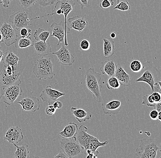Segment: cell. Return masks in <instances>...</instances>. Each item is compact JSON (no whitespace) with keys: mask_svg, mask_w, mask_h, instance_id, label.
Instances as JSON below:
<instances>
[{"mask_svg":"<svg viewBox=\"0 0 161 158\" xmlns=\"http://www.w3.org/2000/svg\"><path fill=\"white\" fill-rule=\"evenodd\" d=\"M57 0H38V3L40 6L46 7L54 4Z\"/></svg>","mask_w":161,"mask_h":158,"instance_id":"d590c367","label":"cell"},{"mask_svg":"<svg viewBox=\"0 0 161 158\" xmlns=\"http://www.w3.org/2000/svg\"><path fill=\"white\" fill-rule=\"evenodd\" d=\"M117 64L114 61H105L102 63L100 68V70L103 74H106L108 77H111L114 75Z\"/></svg>","mask_w":161,"mask_h":158,"instance_id":"484cf974","label":"cell"},{"mask_svg":"<svg viewBox=\"0 0 161 158\" xmlns=\"http://www.w3.org/2000/svg\"><path fill=\"white\" fill-rule=\"evenodd\" d=\"M38 0H19L20 5L25 9L35 5V4L38 3Z\"/></svg>","mask_w":161,"mask_h":158,"instance_id":"d6a6232c","label":"cell"},{"mask_svg":"<svg viewBox=\"0 0 161 158\" xmlns=\"http://www.w3.org/2000/svg\"><path fill=\"white\" fill-rule=\"evenodd\" d=\"M85 79L86 88L96 102L102 103L101 91L102 86L100 84L102 80L101 74L96 71L94 68H90L85 72Z\"/></svg>","mask_w":161,"mask_h":158,"instance_id":"7a4b0ae2","label":"cell"},{"mask_svg":"<svg viewBox=\"0 0 161 158\" xmlns=\"http://www.w3.org/2000/svg\"><path fill=\"white\" fill-rule=\"evenodd\" d=\"M161 81H159L154 85L153 91L158 92L161 94Z\"/></svg>","mask_w":161,"mask_h":158,"instance_id":"60d3db41","label":"cell"},{"mask_svg":"<svg viewBox=\"0 0 161 158\" xmlns=\"http://www.w3.org/2000/svg\"><path fill=\"white\" fill-rule=\"evenodd\" d=\"M20 59L12 51H8L3 53L2 60L4 66L10 65L18 68V63Z\"/></svg>","mask_w":161,"mask_h":158,"instance_id":"44dd1931","label":"cell"},{"mask_svg":"<svg viewBox=\"0 0 161 158\" xmlns=\"http://www.w3.org/2000/svg\"><path fill=\"white\" fill-rule=\"evenodd\" d=\"M21 73L15 70L14 74L11 75H8L6 74L3 69L0 73V84L2 85L3 89L7 87L14 84L20 85L21 80L19 77Z\"/></svg>","mask_w":161,"mask_h":158,"instance_id":"7c38bea8","label":"cell"},{"mask_svg":"<svg viewBox=\"0 0 161 158\" xmlns=\"http://www.w3.org/2000/svg\"><path fill=\"white\" fill-rule=\"evenodd\" d=\"M0 32L3 36V43L8 47L14 44L18 39L17 31L6 22H4L0 27Z\"/></svg>","mask_w":161,"mask_h":158,"instance_id":"30bf717a","label":"cell"},{"mask_svg":"<svg viewBox=\"0 0 161 158\" xmlns=\"http://www.w3.org/2000/svg\"><path fill=\"white\" fill-rule=\"evenodd\" d=\"M120 83L114 76L109 77L106 84V87L109 90H117L120 88Z\"/></svg>","mask_w":161,"mask_h":158,"instance_id":"f546056e","label":"cell"},{"mask_svg":"<svg viewBox=\"0 0 161 158\" xmlns=\"http://www.w3.org/2000/svg\"><path fill=\"white\" fill-rule=\"evenodd\" d=\"M22 94L23 89L20 85H12L3 89L2 100L8 105H11Z\"/></svg>","mask_w":161,"mask_h":158,"instance_id":"9c48e42d","label":"cell"},{"mask_svg":"<svg viewBox=\"0 0 161 158\" xmlns=\"http://www.w3.org/2000/svg\"><path fill=\"white\" fill-rule=\"evenodd\" d=\"M3 89L2 85L0 84V102L2 100V95H3Z\"/></svg>","mask_w":161,"mask_h":158,"instance_id":"7dc6e473","label":"cell"},{"mask_svg":"<svg viewBox=\"0 0 161 158\" xmlns=\"http://www.w3.org/2000/svg\"><path fill=\"white\" fill-rule=\"evenodd\" d=\"M16 148V150L13 154L14 157L16 158H29L30 153L29 146L26 144H24L21 146H19L16 144H14Z\"/></svg>","mask_w":161,"mask_h":158,"instance_id":"4316f807","label":"cell"},{"mask_svg":"<svg viewBox=\"0 0 161 158\" xmlns=\"http://www.w3.org/2000/svg\"><path fill=\"white\" fill-rule=\"evenodd\" d=\"M60 148L68 158L86 154L84 148L74 138H64L60 141Z\"/></svg>","mask_w":161,"mask_h":158,"instance_id":"8992f818","label":"cell"},{"mask_svg":"<svg viewBox=\"0 0 161 158\" xmlns=\"http://www.w3.org/2000/svg\"><path fill=\"white\" fill-rule=\"evenodd\" d=\"M130 69L134 73H139L143 69V64L138 60H134L131 62L130 64Z\"/></svg>","mask_w":161,"mask_h":158,"instance_id":"1f68e13d","label":"cell"},{"mask_svg":"<svg viewBox=\"0 0 161 158\" xmlns=\"http://www.w3.org/2000/svg\"><path fill=\"white\" fill-rule=\"evenodd\" d=\"M76 2L80 5L81 9L84 8H88L89 7V3L88 0H76Z\"/></svg>","mask_w":161,"mask_h":158,"instance_id":"f35d334b","label":"cell"},{"mask_svg":"<svg viewBox=\"0 0 161 158\" xmlns=\"http://www.w3.org/2000/svg\"><path fill=\"white\" fill-rule=\"evenodd\" d=\"M24 138L21 128L18 126H11L6 132L3 139L10 144L17 145L24 139Z\"/></svg>","mask_w":161,"mask_h":158,"instance_id":"9a60e30c","label":"cell"},{"mask_svg":"<svg viewBox=\"0 0 161 158\" xmlns=\"http://www.w3.org/2000/svg\"><path fill=\"white\" fill-rule=\"evenodd\" d=\"M90 42L87 40L83 39L80 41L79 49L80 50L87 51L90 49Z\"/></svg>","mask_w":161,"mask_h":158,"instance_id":"836d02e7","label":"cell"},{"mask_svg":"<svg viewBox=\"0 0 161 158\" xmlns=\"http://www.w3.org/2000/svg\"><path fill=\"white\" fill-rule=\"evenodd\" d=\"M110 38H116V33L114 32H113V33H111L110 35Z\"/></svg>","mask_w":161,"mask_h":158,"instance_id":"c3c4849f","label":"cell"},{"mask_svg":"<svg viewBox=\"0 0 161 158\" xmlns=\"http://www.w3.org/2000/svg\"><path fill=\"white\" fill-rule=\"evenodd\" d=\"M114 3L113 0H103L99 4V7L102 9L108 8L111 6L114 5Z\"/></svg>","mask_w":161,"mask_h":158,"instance_id":"e575fe53","label":"cell"},{"mask_svg":"<svg viewBox=\"0 0 161 158\" xmlns=\"http://www.w3.org/2000/svg\"><path fill=\"white\" fill-rule=\"evenodd\" d=\"M103 40V54L104 58L108 59L114 54L115 52L114 41L111 38H104Z\"/></svg>","mask_w":161,"mask_h":158,"instance_id":"d4e9b609","label":"cell"},{"mask_svg":"<svg viewBox=\"0 0 161 158\" xmlns=\"http://www.w3.org/2000/svg\"><path fill=\"white\" fill-rule=\"evenodd\" d=\"M22 108V110L25 111L35 112L40 109V100L37 97L30 96L22 99L18 102Z\"/></svg>","mask_w":161,"mask_h":158,"instance_id":"5bb4252c","label":"cell"},{"mask_svg":"<svg viewBox=\"0 0 161 158\" xmlns=\"http://www.w3.org/2000/svg\"><path fill=\"white\" fill-rule=\"evenodd\" d=\"M53 68V63L50 58L41 57L35 61L33 73L40 80L52 79L55 75Z\"/></svg>","mask_w":161,"mask_h":158,"instance_id":"3957f363","label":"cell"},{"mask_svg":"<svg viewBox=\"0 0 161 158\" xmlns=\"http://www.w3.org/2000/svg\"><path fill=\"white\" fill-rule=\"evenodd\" d=\"M53 106L56 110L57 109H60L63 106V104L62 102L59 100L55 101L53 104Z\"/></svg>","mask_w":161,"mask_h":158,"instance_id":"b9f144b4","label":"cell"},{"mask_svg":"<svg viewBox=\"0 0 161 158\" xmlns=\"http://www.w3.org/2000/svg\"><path fill=\"white\" fill-rule=\"evenodd\" d=\"M160 148V145L155 140L144 138L141 140L139 147L136 149L135 155L138 158H155L158 150Z\"/></svg>","mask_w":161,"mask_h":158,"instance_id":"5b68a950","label":"cell"},{"mask_svg":"<svg viewBox=\"0 0 161 158\" xmlns=\"http://www.w3.org/2000/svg\"><path fill=\"white\" fill-rule=\"evenodd\" d=\"M88 128L83 125H81L78 128L77 134L75 138L77 142L85 149V151H90L98 155L99 152L97 149L101 147L106 145L108 141L101 142L98 138L89 135L87 133Z\"/></svg>","mask_w":161,"mask_h":158,"instance_id":"6da1fadb","label":"cell"},{"mask_svg":"<svg viewBox=\"0 0 161 158\" xmlns=\"http://www.w3.org/2000/svg\"><path fill=\"white\" fill-rule=\"evenodd\" d=\"M158 112L156 110H152V111L149 113V117L153 120H158Z\"/></svg>","mask_w":161,"mask_h":158,"instance_id":"ab89813d","label":"cell"},{"mask_svg":"<svg viewBox=\"0 0 161 158\" xmlns=\"http://www.w3.org/2000/svg\"><path fill=\"white\" fill-rule=\"evenodd\" d=\"M56 110L53 105L49 104L45 108V113L47 115L52 116L55 114Z\"/></svg>","mask_w":161,"mask_h":158,"instance_id":"74e56055","label":"cell"},{"mask_svg":"<svg viewBox=\"0 0 161 158\" xmlns=\"http://www.w3.org/2000/svg\"><path fill=\"white\" fill-rule=\"evenodd\" d=\"M114 76L116 77L121 85L128 87L130 85L131 78L129 75L125 71L124 69L120 64L117 65Z\"/></svg>","mask_w":161,"mask_h":158,"instance_id":"d6986e66","label":"cell"},{"mask_svg":"<svg viewBox=\"0 0 161 158\" xmlns=\"http://www.w3.org/2000/svg\"><path fill=\"white\" fill-rule=\"evenodd\" d=\"M3 51L2 49V48L1 46H0V63H1V61H2V58H3Z\"/></svg>","mask_w":161,"mask_h":158,"instance_id":"bcb514c9","label":"cell"},{"mask_svg":"<svg viewBox=\"0 0 161 158\" xmlns=\"http://www.w3.org/2000/svg\"><path fill=\"white\" fill-rule=\"evenodd\" d=\"M70 111L79 123H82L90 120L92 118L91 113L81 109L71 107Z\"/></svg>","mask_w":161,"mask_h":158,"instance_id":"cb8c5ba5","label":"cell"},{"mask_svg":"<svg viewBox=\"0 0 161 158\" xmlns=\"http://www.w3.org/2000/svg\"><path fill=\"white\" fill-rule=\"evenodd\" d=\"M78 130V126L75 123L70 122L65 125L63 130L59 134L62 138H75Z\"/></svg>","mask_w":161,"mask_h":158,"instance_id":"7402d4cb","label":"cell"},{"mask_svg":"<svg viewBox=\"0 0 161 158\" xmlns=\"http://www.w3.org/2000/svg\"><path fill=\"white\" fill-rule=\"evenodd\" d=\"M121 106V103L118 100H112L105 103L102 104V109L105 115H117L120 112Z\"/></svg>","mask_w":161,"mask_h":158,"instance_id":"e0dca14e","label":"cell"},{"mask_svg":"<svg viewBox=\"0 0 161 158\" xmlns=\"http://www.w3.org/2000/svg\"><path fill=\"white\" fill-rule=\"evenodd\" d=\"M50 33L46 29L39 28L35 30L33 37L36 41H41L46 42L50 36Z\"/></svg>","mask_w":161,"mask_h":158,"instance_id":"f1b7e54d","label":"cell"},{"mask_svg":"<svg viewBox=\"0 0 161 158\" xmlns=\"http://www.w3.org/2000/svg\"><path fill=\"white\" fill-rule=\"evenodd\" d=\"M32 31L30 28H22L20 29L19 33L20 37L25 38V37H30L31 35Z\"/></svg>","mask_w":161,"mask_h":158,"instance_id":"8d00e7d4","label":"cell"},{"mask_svg":"<svg viewBox=\"0 0 161 158\" xmlns=\"http://www.w3.org/2000/svg\"><path fill=\"white\" fill-rule=\"evenodd\" d=\"M161 102V94L153 92L151 95H145L142 97V104L151 107H154L156 103Z\"/></svg>","mask_w":161,"mask_h":158,"instance_id":"603a6c76","label":"cell"},{"mask_svg":"<svg viewBox=\"0 0 161 158\" xmlns=\"http://www.w3.org/2000/svg\"><path fill=\"white\" fill-rule=\"evenodd\" d=\"M116 5L114 8V9L122 11H128L130 9L131 7L127 0H116Z\"/></svg>","mask_w":161,"mask_h":158,"instance_id":"4dcf8cb0","label":"cell"},{"mask_svg":"<svg viewBox=\"0 0 161 158\" xmlns=\"http://www.w3.org/2000/svg\"><path fill=\"white\" fill-rule=\"evenodd\" d=\"M33 46L35 53L40 57H46L52 51L51 44L43 41H37L34 42Z\"/></svg>","mask_w":161,"mask_h":158,"instance_id":"ffe728a7","label":"cell"},{"mask_svg":"<svg viewBox=\"0 0 161 158\" xmlns=\"http://www.w3.org/2000/svg\"><path fill=\"white\" fill-rule=\"evenodd\" d=\"M55 6V9L61 10V14L64 16V23H65V37L64 45L68 46L67 43V34L70 33V29L67 25V16L73 10L75 5V3L73 0H57Z\"/></svg>","mask_w":161,"mask_h":158,"instance_id":"52a82bcc","label":"cell"},{"mask_svg":"<svg viewBox=\"0 0 161 158\" xmlns=\"http://www.w3.org/2000/svg\"><path fill=\"white\" fill-rule=\"evenodd\" d=\"M68 27L70 29H73L81 32L88 25V22L84 18L78 16H75L69 18L68 19Z\"/></svg>","mask_w":161,"mask_h":158,"instance_id":"ac0fdd59","label":"cell"},{"mask_svg":"<svg viewBox=\"0 0 161 158\" xmlns=\"http://www.w3.org/2000/svg\"><path fill=\"white\" fill-rule=\"evenodd\" d=\"M50 28L52 31L51 36L58 39L59 42L57 43V45L59 46L60 43H62L65 38V23L61 20L58 23H53L50 26Z\"/></svg>","mask_w":161,"mask_h":158,"instance_id":"2e32d148","label":"cell"},{"mask_svg":"<svg viewBox=\"0 0 161 158\" xmlns=\"http://www.w3.org/2000/svg\"><path fill=\"white\" fill-rule=\"evenodd\" d=\"M8 22L16 31L24 28H27L30 25V21L27 12L21 10L11 15L8 18Z\"/></svg>","mask_w":161,"mask_h":158,"instance_id":"ba28073f","label":"cell"},{"mask_svg":"<svg viewBox=\"0 0 161 158\" xmlns=\"http://www.w3.org/2000/svg\"><path fill=\"white\" fill-rule=\"evenodd\" d=\"M12 0H0V4H2L4 8H8Z\"/></svg>","mask_w":161,"mask_h":158,"instance_id":"7bdbcfd3","label":"cell"},{"mask_svg":"<svg viewBox=\"0 0 161 158\" xmlns=\"http://www.w3.org/2000/svg\"><path fill=\"white\" fill-rule=\"evenodd\" d=\"M52 54L56 56L58 61L62 65L70 66L75 61V57L65 45L61 46L59 50L52 53Z\"/></svg>","mask_w":161,"mask_h":158,"instance_id":"4fadbf2b","label":"cell"},{"mask_svg":"<svg viewBox=\"0 0 161 158\" xmlns=\"http://www.w3.org/2000/svg\"><path fill=\"white\" fill-rule=\"evenodd\" d=\"M3 43V36H2L1 33H0V43Z\"/></svg>","mask_w":161,"mask_h":158,"instance_id":"f907efd6","label":"cell"},{"mask_svg":"<svg viewBox=\"0 0 161 158\" xmlns=\"http://www.w3.org/2000/svg\"><path fill=\"white\" fill-rule=\"evenodd\" d=\"M154 108L158 112H161V102L156 103L155 105V107Z\"/></svg>","mask_w":161,"mask_h":158,"instance_id":"f6af8a7d","label":"cell"},{"mask_svg":"<svg viewBox=\"0 0 161 158\" xmlns=\"http://www.w3.org/2000/svg\"><path fill=\"white\" fill-rule=\"evenodd\" d=\"M54 158H68L66 155L62 151H60L58 155L54 156Z\"/></svg>","mask_w":161,"mask_h":158,"instance_id":"ee69618b","label":"cell"},{"mask_svg":"<svg viewBox=\"0 0 161 158\" xmlns=\"http://www.w3.org/2000/svg\"><path fill=\"white\" fill-rule=\"evenodd\" d=\"M65 95V93L52 89L51 86L48 85L43 89L40 97L43 102H47L49 104H52L59 98Z\"/></svg>","mask_w":161,"mask_h":158,"instance_id":"8fae6325","label":"cell"},{"mask_svg":"<svg viewBox=\"0 0 161 158\" xmlns=\"http://www.w3.org/2000/svg\"><path fill=\"white\" fill-rule=\"evenodd\" d=\"M142 75L136 80V82H144L150 87L152 92L153 91L154 85L161 81V73L157 67L154 66L149 61H147L143 64Z\"/></svg>","mask_w":161,"mask_h":158,"instance_id":"277c9868","label":"cell"},{"mask_svg":"<svg viewBox=\"0 0 161 158\" xmlns=\"http://www.w3.org/2000/svg\"><path fill=\"white\" fill-rule=\"evenodd\" d=\"M158 120L159 121H161V112H159L158 115Z\"/></svg>","mask_w":161,"mask_h":158,"instance_id":"681fc988","label":"cell"},{"mask_svg":"<svg viewBox=\"0 0 161 158\" xmlns=\"http://www.w3.org/2000/svg\"><path fill=\"white\" fill-rule=\"evenodd\" d=\"M34 43V41L32 40L30 37L25 38L20 37L18 38L17 41L15 42V47L21 49L25 48L30 46H33Z\"/></svg>","mask_w":161,"mask_h":158,"instance_id":"83f0119b","label":"cell"}]
</instances>
